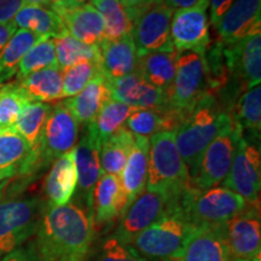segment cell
<instances>
[{
  "mask_svg": "<svg viewBox=\"0 0 261 261\" xmlns=\"http://www.w3.org/2000/svg\"><path fill=\"white\" fill-rule=\"evenodd\" d=\"M92 236L89 212L69 202L47 205L32 243L40 261H86Z\"/></svg>",
  "mask_w": 261,
  "mask_h": 261,
  "instance_id": "1",
  "label": "cell"
},
{
  "mask_svg": "<svg viewBox=\"0 0 261 261\" xmlns=\"http://www.w3.org/2000/svg\"><path fill=\"white\" fill-rule=\"evenodd\" d=\"M34 175L0 184V259L37 232L47 202L39 195H23Z\"/></svg>",
  "mask_w": 261,
  "mask_h": 261,
  "instance_id": "2",
  "label": "cell"
},
{
  "mask_svg": "<svg viewBox=\"0 0 261 261\" xmlns=\"http://www.w3.org/2000/svg\"><path fill=\"white\" fill-rule=\"evenodd\" d=\"M232 126L231 114L221 109L213 93H205L189 110L175 129V144L188 168L190 184L197 175L205 149L223 130Z\"/></svg>",
  "mask_w": 261,
  "mask_h": 261,
  "instance_id": "3",
  "label": "cell"
},
{
  "mask_svg": "<svg viewBox=\"0 0 261 261\" xmlns=\"http://www.w3.org/2000/svg\"><path fill=\"white\" fill-rule=\"evenodd\" d=\"M79 139V122L64 100L52 106L38 148L31 151L24 163L23 175H34L55 160L75 149Z\"/></svg>",
  "mask_w": 261,
  "mask_h": 261,
  "instance_id": "4",
  "label": "cell"
},
{
  "mask_svg": "<svg viewBox=\"0 0 261 261\" xmlns=\"http://www.w3.org/2000/svg\"><path fill=\"white\" fill-rule=\"evenodd\" d=\"M149 142L145 190L178 197L190 185V177L175 144V130L156 133Z\"/></svg>",
  "mask_w": 261,
  "mask_h": 261,
  "instance_id": "5",
  "label": "cell"
},
{
  "mask_svg": "<svg viewBox=\"0 0 261 261\" xmlns=\"http://www.w3.org/2000/svg\"><path fill=\"white\" fill-rule=\"evenodd\" d=\"M179 207L195 226H224L248 204L236 192L224 187L200 190L190 184L179 197Z\"/></svg>",
  "mask_w": 261,
  "mask_h": 261,
  "instance_id": "6",
  "label": "cell"
},
{
  "mask_svg": "<svg viewBox=\"0 0 261 261\" xmlns=\"http://www.w3.org/2000/svg\"><path fill=\"white\" fill-rule=\"evenodd\" d=\"M192 227L194 225L175 203L161 219L138 234L130 246L145 259L172 261L180 252Z\"/></svg>",
  "mask_w": 261,
  "mask_h": 261,
  "instance_id": "7",
  "label": "cell"
},
{
  "mask_svg": "<svg viewBox=\"0 0 261 261\" xmlns=\"http://www.w3.org/2000/svg\"><path fill=\"white\" fill-rule=\"evenodd\" d=\"M259 142L241 137L223 187L240 195L248 204L259 205L261 158Z\"/></svg>",
  "mask_w": 261,
  "mask_h": 261,
  "instance_id": "8",
  "label": "cell"
},
{
  "mask_svg": "<svg viewBox=\"0 0 261 261\" xmlns=\"http://www.w3.org/2000/svg\"><path fill=\"white\" fill-rule=\"evenodd\" d=\"M210 0H198L190 8L174 10L171 19V40L174 51L196 52L204 56L211 46Z\"/></svg>",
  "mask_w": 261,
  "mask_h": 261,
  "instance_id": "9",
  "label": "cell"
},
{
  "mask_svg": "<svg viewBox=\"0 0 261 261\" xmlns=\"http://www.w3.org/2000/svg\"><path fill=\"white\" fill-rule=\"evenodd\" d=\"M179 196L173 197L163 192L148 190L142 192L120 215L119 225L114 236L130 246L138 234L161 219L172 205L178 203Z\"/></svg>",
  "mask_w": 261,
  "mask_h": 261,
  "instance_id": "10",
  "label": "cell"
},
{
  "mask_svg": "<svg viewBox=\"0 0 261 261\" xmlns=\"http://www.w3.org/2000/svg\"><path fill=\"white\" fill-rule=\"evenodd\" d=\"M205 93L208 89L204 56L191 51L178 54L174 79L167 90L168 106L188 112Z\"/></svg>",
  "mask_w": 261,
  "mask_h": 261,
  "instance_id": "11",
  "label": "cell"
},
{
  "mask_svg": "<svg viewBox=\"0 0 261 261\" xmlns=\"http://www.w3.org/2000/svg\"><path fill=\"white\" fill-rule=\"evenodd\" d=\"M241 137V129L233 125L223 130L211 143L202 156L197 175L191 181L192 187L200 190H207L223 182L230 171L237 143Z\"/></svg>",
  "mask_w": 261,
  "mask_h": 261,
  "instance_id": "12",
  "label": "cell"
},
{
  "mask_svg": "<svg viewBox=\"0 0 261 261\" xmlns=\"http://www.w3.org/2000/svg\"><path fill=\"white\" fill-rule=\"evenodd\" d=\"M173 12L174 10L162 3L133 21L132 39L138 56L149 52H174L169 33Z\"/></svg>",
  "mask_w": 261,
  "mask_h": 261,
  "instance_id": "13",
  "label": "cell"
},
{
  "mask_svg": "<svg viewBox=\"0 0 261 261\" xmlns=\"http://www.w3.org/2000/svg\"><path fill=\"white\" fill-rule=\"evenodd\" d=\"M224 231L231 260L261 261L259 205H248L225 224Z\"/></svg>",
  "mask_w": 261,
  "mask_h": 261,
  "instance_id": "14",
  "label": "cell"
},
{
  "mask_svg": "<svg viewBox=\"0 0 261 261\" xmlns=\"http://www.w3.org/2000/svg\"><path fill=\"white\" fill-rule=\"evenodd\" d=\"M100 139L94 122L84 126V133L75 146V163L77 171V187L91 217L92 197L96 184L102 174L100 169Z\"/></svg>",
  "mask_w": 261,
  "mask_h": 261,
  "instance_id": "15",
  "label": "cell"
},
{
  "mask_svg": "<svg viewBox=\"0 0 261 261\" xmlns=\"http://www.w3.org/2000/svg\"><path fill=\"white\" fill-rule=\"evenodd\" d=\"M223 55L227 70L243 80L248 90L259 86L261 81V31L250 33L233 44H223Z\"/></svg>",
  "mask_w": 261,
  "mask_h": 261,
  "instance_id": "16",
  "label": "cell"
},
{
  "mask_svg": "<svg viewBox=\"0 0 261 261\" xmlns=\"http://www.w3.org/2000/svg\"><path fill=\"white\" fill-rule=\"evenodd\" d=\"M107 81L113 100L128 104L137 109L162 112L169 108L167 92L146 83L137 70L119 79Z\"/></svg>",
  "mask_w": 261,
  "mask_h": 261,
  "instance_id": "17",
  "label": "cell"
},
{
  "mask_svg": "<svg viewBox=\"0 0 261 261\" xmlns=\"http://www.w3.org/2000/svg\"><path fill=\"white\" fill-rule=\"evenodd\" d=\"M224 226H195L172 261H231Z\"/></svg>",
  "mask_w": 261,
  "mask_h": 261,
  "instance_id": "18",
  "label": "cell"
},
{
  "mask_svg": "<svg viewBox=\"0 0 261 261\" xmlns=\"http://www.w3.org/2000/svg\"><path fill=\"white\" fill-rule=\"evenodd\" d=\"M126 208V196L120 177L102 173L93 190L91 221L93 230L108 226Z\"/></svg>",
  "mask_w": 261,
  "mask_h": 261,
  "instance_id": "19",
  "label": "cell"
},
{
  "mask_svg": "<svg viewBox=\"0 0 261 261\" xmlns=\"http://www.w3.org/2000/svg\"><path fill=\"white\" fill-rule=\"evenodd\" d=\"M224 45L261 31V0H233L215 25Z\"/></svg>",
  "mask_w": 261,
  "mask_h": 261,
  "instance_id": "20",
  "label": "cell"
},
{
  "mask_svg": "<svg viewBox=\"0 0 261 261\" xmlns=\"http://www.w3.org/2000/svg\"><path fill=\"white\" fill-rule=\"evenodd\" d=\"M51 9L61 17L65 31L76 40L86 45H99L103 41V17L91 3L71 8Z\"/></svg>",
  "mask_w": 261,
  "mask_h": 261,
  "instance_id": "21",
  "label": "cell"
},
{
  "mask_svg": "<svg viewBox=\"0 0 261 261\" xmlns=\"http://www.w3.org/2000/svg\"><path fill=\"white\" fill-rule=\"evenodd\" d=\"M99 48L100 73L107 80L119 79L137 70L138 54L132 34L114 40L103 39Z\"/></svg>",
  "mask_w": 261,
  "mask_h": 261,
  "instance_id": "22",
  "label": "cell"
},
{
  "mask_svg": "<svg viewBox=\"0 0 261 261\" xmlns=\"http://www.w3.org/2000/svg\"><path fill=\"white\" fill-rule=\"evenodd\" d=\"M77 187L75 149L55 160L45 179V196L47 205L58 207L69 203Z\"/></svg>",
  "mask_w": 261,
  "mask_h": 261,
  "instance_id": "23",
  "label": "cell"
},
{
  "mask_svg": "<svg viewBox=\"0 0 261 261\" xmlns=\"http://www.w3.org/2000/svg\"><path fill=\"white\" fill-rule=\"evenodd\" d=\"M149 146L150 142L148 137L135 136L132 150L120 177L126 196V208L142 192L145 191L146 179H148Z\"/></svg>",
  "mask_w": 261,
  "mask_h": 261,
  "instance_id": "24",
  "label": "cell"
},
{
  "mask_svg": "<svg viewBox=\"0 0 261 261\" xmlns=\"http://www.w3.org/2000/svg\"><path fill=\"white\" fill-rule=\"evenodd\" d=\"M110 99L112 93L108 81L100 73L81 92L65 99L64 103L79 125L83 123L84 126H87L96 121L98 113Z\"/></svg>",
  "mask_w": 261,
  "mask_h": 261,
  "instance_id": "25",
  "label": "cell"
},
{
  "mask_svg": "<svg viewBox=\"0 0 261 261\" xmlns=\"http://www.w3.org/2000/svg\"><path fill=\"white\" fill-rule=\"evenodd\" d=\"M14 24L19 29L51 39L68 33L60 16L51 8L41 5L24 4L15 16Z\"/></svg>",
  "mask_w": 261,
  "mask_h": 261,
  "instance_id": "26",
  "label": "cell"
},
{
  "mask_svg": "<svg viewBox=\"0 0 261 261\" xmlns=\"http://www.w3.org/2000/svg\"><path fill=\"white\" fill-rule=\"evenodd\" d=\"M32 102L51 103L63 97V73L58 67L45 68L16 81Z\"/></svg>",
  "mask_w": 261,
  "mask_h": 261,
  "instance_id": "27",
  "label": "cell"
},
{
  "mask_svg": "<svg viewBox=\"0 0 261 261\" xmlns=\"http://www.w3.org/2000/svg\"><path fill=\"white\" fill-rule=\"evenodd\" d=\"M178 52H149L138 56L137 71L146 83L167 92L175 75Z\"/></svg>",
  "mask_w": 261,
  "mask_h": 261,
  "instance_id": "28",
  "label": "cell"
},
{
  "mask_svg": "<svg viewBox=\"0 0 261 261\" xmlns=\"http://www.w3.org/2000/svg\"><path fill=\"white\" fill-rule=\"evenodd\" d=\"M234 126L242 137L253 142H260L261 132V89L259 86L246 91L240 97L233 112L230 113Z\"/></svg>",
  "mask_w": 261,
  "mask_h": 261,
  "instance_id": "29",
  "label": "cell"
},
{
  "mask_svg": "<svg viewBox=\"0 0 261 261\" xmlns=\"http://www.w3.org/2000/svg\"><path fill=\"white\" fill-rule=\"evenodd\" d=\"M135 143V136L125 126L100 143V169L102 173L121 177V173Z\"/></svg>",
  "mask_w": 261,
  "mask_h": 261,
  "instance_id": "30",
  "label": "cell"
},
{
  "mask_svg": "<svg viewBox=\"0 0 261 261\" xmlns=\"http://www.w3.org/2000/svg\"><path fill=\"white\" fill-rule=\"evenodd\" d=\"M44 38L25 29L15 32L5 47L0 51V86L17 74L18 64L24 55Z\"/></svg>",
  "mask_w": 261,
  "mask_h": 261,
  "instance_id": "31",
  "label": "cell"
},
{
  "mask_svg": "<svg viewBox=\"0 0 261 261\" xmlns=\"http://www.w3.org/2000/svg\"><path fill=\"white\" fill-rule=\"evenodd\" d=\"M31 148L17 133H0V182L19 175Z\"/></svg>",
  "mask_w": 261,
  "mask_h": 261,
  "instance_id": "32",
  "label": "cell"
},
{
  "mask_svg": "<svg viewBox=\"0 0 261 261\" xmlns=\"http://www.w3.org/2000/svg\"><path fill=\"white\" fill-rule=\"evenodd\" d=\"M51 109L52 106L48 103H28L22 110L21 115L18 116L17 121L12 128V132L17 133L25 140V143L31 148V151L38 148L42 128L50 115Z\"/></svg>",
  "mask_w": 261,
  "mask_h": 261,
  "instance_id": "33",
  "label": "cell"
},
{
  "mask_svg": "<svg viewBox=\"0 0 261 261\" xmlns=\"http://www.w3.org/2000/svg\"><path fill=\"white\" fill-rule=\"evenodd\" d=\"M55 50H56L57 65L61 70L67 69L71 65L85 61L99 62V45H86L71 37L69 33L55 38Z\"/></svg>",
  "mask_w": 261,
  "mask_h": 261,
  "instance_id": "34",
  "label": "cell"
},
{
  "mask_svg": "<svg viewBox=\"0 0 261 261\" xmlns=\"http://www.w3.org/2000/svg\"><path fill=\"white\" fill-rule=\"evenodd\" d=\"M91 4L103 17L104 39L114 40L132 34L133 23L120 0H91Z\"/></svg>",
  "mask_w": 261,
  "mask_h": 261,
  "instance_id": "35",
  "label": "cell"
},
{
  "mask_svg": "<svg viewBox=\"0 0 261 261\" xmlns=\"http://www.w3.org/2000/svg\"><path fill=\"white\" fill-rule=\"evenodd\" d=\"M31 102L18 84H8L0 87V133L12 130L22 110Z\"/></svg>",
  "mask_w": 261,
  "mask_h": 261,
  "instance_id": "36",
  "label": "cell"
},
{
  "mask_svg": "<svg viewBox=\"0 0 261 261\" xmlns=\"http://www.w3.org/2000/svg\"><path fill=\"white\" fill-rule=\"evenodd\" d=\"M58 67L54 39L44 38L24 55L18 64L17 80L45 68Z\"/></svg>",
  "mask_w": 261,
  "mask_h": 261,
  "instance_id": "37",
  "label": "cell"
},
{
  "mask_svg": "<svg viewBox=\"0 0 261 261\" xmlns=\"http://www.w3.org/2000/svg\"><path fill=\"white\" fill-rule=\"evenodd\" d=\"M136 110L137 108L135 107H130L128 104L113 99L104 104L100 112L98 113L96 121H94L97 135L99 137L100 142L125 126L126 120Z\"/></svg>",
  "mask_w": 261,
  "mask_h": 261,
  "instance_id": "38",
  "label": "cell"
},
{
  "mask_svg": "<svg viewBox=\"0 0 261 261\" xmlns=\"http://www.w3.org/2000/svg\"><path fill=\"white\" fill-rule=\"evenodd\" d=\"M62 73H63V97H74L81 92L98 74H100L99 62H80L62 70Z\"/></svg>",
  "mask_w": 261,
  "mask_h": 261,
  "instance_id": "39",
  "label": "cell"
},
{
  "mask_svg": "<svg viewBox=\"0 0 261 261\" xmlns=\"http://www.w3.org/2000/svg\"><path fill=\"white\" fill-rule=\"evenodd\" d=\"M125 127L133 136L149 137L165 132L161 112L150 109H137L126 120Z\"/></svg>",
  "mask_w": 261,
  "mask_h": 261,
  "instance_id": "40",
  "label": "cell"
},
{
  "mask_svg": "<svg viewBox=\"0 0 261 261\" xmlns=\"http://www.w3.org/2000/svg\"><path fill=\"white\" fill-rule=\"evenodd\" d=\"M94 261H148L129 244L121 242L112 234L100 244Z\"/></svg>",
  "mask_w": 261,
  "mask_h": 261,
  "instance_id": "41",
  "label": "cell"
},
{
  "mask_svg": "<svg viewBox=\"0 0 261 261\" xmlns=\"http://www.w3.org/2000/svg\"><path fill=\"white\" fill-rule=\"evenodd\" d=\"M123 8H125L127 15L133 21L138 17L140 14L145 12L152 6L162 4L163 0H120Z\"/></svg>",
  "mask_w": 261,
  "mask_h": 261,
  "instance_id": "42",
  "label": "cell"
},
{
  "mask_svg": "<svg viewBox=\"0 0 261 261\" xmlns=\"http://www.w3.org/2000/svg\"><path fill=\"white\" fill-rule=\"evenodd\" d=\"M24 4L23 0H0V23H14L15 16Z\"/></svg>",
  "mask_w": 261,
  "mask_h": 261,
  "instance_id": "43",
  "label": "cell"
},
{
  "mask_svg": "<svg viewBox=\"0 0 261 261\" xmlns=\"http://www.w3.org/2000/svg\"><path fill=\"white\" fill-rule=\"evenodd\" d=\"M0 261H40L37 252H35L34 246L29 242L25 246H21L17 249L12 250L11 253L6 254L3 256Z\"/></svg>",
  "mask_w": 261,
  "mask_h": 261,
  "instance_id": "44",
  "label": "cell"
},
{
  "mask_svg": "<svg viewBox=\"0 0 261 261\" xmlns=\"http://www.w3.org/2000/svg\"><path fill=\"white\" fill-rule=\"evenodd\" d=\"M233 0H210V18L211 23L217 25L220 18L223 17L225 11L230 8Z\"/></svg>",
  "mask_w": 261,
  "mask_h": 261,
  "instance_id": "45",
  "label": "cell"
},
{
  "mask_svg": "<svg viewBox=\"0 0 261 261\" xmlns=\"http://www.w3.org/2000/svg\"><path fill=\"white\" fill-rule=\"evenodd\" d=\"M17 27L14 23H8V24H2L0 23V51L5 47V45L8 44L10 39L12 38V35L15 34Z\"/></svg>",
  "mask_w": 261,
  "mask_h": 261,
  "instance_id": "46",
  "label": "cell"
},
{
  "mask_svg": "<svg viewBox=\"0 0 261 261\" xmlns=\"http://www.w3.org/2000/svg\"><path fill=\"white\" fill-rule=\"evenodd\" d=\"M198 0H163V4H166L168 8L173 10L185 9L190 8V6L195 5Z\"/></svg>",
  "mask_w": 261,
  "mask_h": 261,
  "instance_id": "47",
  "label": "cell"
},
{
  "mask_svg": "<svg viewBox=\"0 0 261 261\" xmlns=\"http://www.w3.org/2000/svg\"><path fill=\"white\" fill-rule=\"evenodd\" d=\"M90 0H54L50 8H71L87 4Z\"/></svg>",
  "mask_w": 261,
  "mask_h": 261,
  "instance_id": "48",
  "label": "cell"
},
{
  "mask_svg": "<svg viewBox=\"0 0 261 261\" xmlns=\"http://www.w3.org/2000/svg\"><path fill=\"white\" fill-rule=\"evenodd\" d=\"M23 2L25 3V4L41 5V6H47V8H50L54 0H23Z\"/></svg>",
  "mask_w": 261,
  "mask_h": 261,
  "instance_id": "49",
  "label": "cell"
},
{
  "mask_svg": "<svg viewBox=\"0 0 261 261\" xmlns=\"http://www.w3.org/2000/svg\"><path fill=\"white\" fill-rule=\"evenodd\" d=\"M233 261H246V260H233Z\"/></svg>",
  "mask_w": 261,
  "mask_h": 261,
  "instance_id": "50",
  "label": "cell"
}]
</instances>
